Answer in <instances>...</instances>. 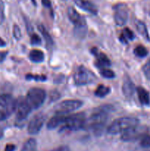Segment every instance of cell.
Segmentation results:
<instances>
[{
  "instance_id": "17",
  "label": "cell",
  "mask_w": 150,
  "mask_h": 151,
  "mask_svg": "<svg viewBox=\"0 0 150 151\" xmlns=\"http://www.w3.org/2000/svg\"><path fill=\"white\" fill-rule=\"evenodd\" d=\"M137 93H138V97L139 99L140 103L144 106H148L150 103L149 94L148 91L144 88L143 87H138L137 88Z\"/></svg>"
},
{
  "instance_id": "5",
  "label": "cell",
  "mask_w": 150,
  "mask_h": 151,
  "mask_svg": "<svg viewBox=\"0 0 150 151\" xmlns=\"http://www.w3.org/2000/svg\"><path fill=\"white\" fill-rule=\"evenodd\" d=\"M74 81L76 86H85L94 83L97 78L94 72L84 66H79L74 74Z\"/></svg>"
},
{
  "instance_id": "18",
  "label": "cell",
  "mask_w": 150,
  "mask_h": 151,
  "mask_svg": "<svg viewBox=\"0 0 150 151\" xmlns=\"http://www.w3.org/2000/svg\"><path fill=\"white\" fill-rule=\"evenodd\" d=\"M29 59L34 63H41L44 60V54L41 50H32L29 55Z\"/></svg>"
},
{
  "instance_id": "2",
  "label": "cell",
  "mask_w": 150,
  "mask_h": 151,
  "mask_svg": "<svg viewBox=\"0 0 150 151\" xmlns=\"http://www.w3.org/2000/svg\"><path fill=\"white\" fill-rule=\"evenodd\" d=\"M68 16L74 25V34L79 38L85 36L88 29L85 18L81 16L73 7L68 8Z\"/></svg>"
},
{
  "instance_id": "4",
  "label": "cell",
  "mask_w": 150,
  "mask_h": 151,
  "mask_svg": "<svg viewBox=\"0 0 150 151\" xmlns=\"http://www.w3.org/2000/svg\"><path fill=\"white\" fill-rule=\"evenodd\" d=\"M16 100L10 94L0 95V122L7 119L16 111Z\"/></svg>"
},
{
  "instance_id": "31",
  "label": "cell",
  "mask_w": 150,
  "mask_h": 151,
  "mask_svg": "<svg viewBox=\"0 0 150 151\" xmlns=\"http://www.w3.org/2000/svg\"><path fill=\"white\" fill-rule=\"evenodd\" d=\"M4 5L2 0H0V24H1L4 19Z\"/></svg>"
},
{
  "instance_id": "29",
  "label": "cell",
  "mask_w": 150,
  "mask_h": 151,
  "mask_svg": "<svg viewBox=\"0 0 150 151\" xmlns=\"http://www.w3.org/2000/svg\"><path fill=\"white\" fill-rule=\"evenodd\" d=\"M31 44L32 45H39L41 44V38L37 34L34 33L31 35Z\"/></svg>"
},
{
  "instance_id": "8",
  "label": "cell",
  "mask_w": 150,
  "mask_h": 151,
  "mask_svg": "<svg viewBox=\"0 0 150 151\" xmlns=\"http://www.w3.org/2000/svg\"><path fill=\"white\" fill-rule=\"evenodd\" d=\"M148 131V128L146 126H137L132 127L129 129L126 130L124 133H122V135L121 137L122 141L124 142H132L141 137H145Z\"/></svg>"
},
{
  "instance_id": "14",
  "label": "cell",
  "mask_w": 150,
  "mask_h": 151,
  "mask_svg": "<svg viewBox=\"0 0 150 151\" xmlns=\"http://www.w3.org/2000/svg\"><path fill=\"white\" fill-rule=\"evenodd\" d=\"M74 2L78 7L91 14L96 15L98 13V9L96 6L88 0H74Z\"/></svg>"
},
{
  "instance_id": "11",
  "label": "cell",
  "mask_w": 150,
  "mask_h": 151,
  "mask_svg": "<svg viewBox=\"0 0 150 151\" xmlns=\"http://www.w3.org/2000/svg\"><path fill=\"white\" fill-rule=\"evenodd\" d=\"M114 21L118 26H123L128 19V10L125 4L120 3L114 7Z\"/></svg>"
},
{
  "instance_id": "30",
  "label": "cell",
  "mask_w": 150,
  "mask_h": 151,
  "mask_svg": "<svg viewBox=\"0 0 150 151\" xmlns=\"http://www.w3.org/2000/svg\"><path fill=\"white\" fill-rule=\"evenodd\" d=\"M13 35L14 38L17 40H20L21 38V29L18 25H14L13 27Z\"/></svg>"
},
{
  "instance_id": "20",
  "label": "cell",
  "mask_w": 150,
  "mask_h": 151,
  "mask_svg": "<svg viewBox=\"0 0 150 151\" xmlns=\"http://www.w3.org/2000/svg\"><path fill=\"white\" fill-rule=\"evenodd\" d=\"M38 30H39L40 32L42 34L43 37H44V39H45L46 43V45L48 46V47H51V46L53 45V40L52 38H51L50 34L49 33L48 31H47L46 29V28L41 24L38 25Z\"/></svg>"
},
{
  "instance_id": "23",
  "label": "cell",
  "mask_w": 150,
  "mask_h": 151,
  "mask_svg": "<svg viewBox=\"0 0 150 151\" xmlns=\"http://www.w3.org/2000/svg\"><path fill=\"white\" fill-rule=\"evenodd\" d=\"M37 143L34 139H29L24 145L21 151H35L36 149Z\"/></svg>"
},
{
  "instance_id": "27",
  "label": "cell",
  "mask_w": 150,
  "mask_h": 151,
  "mask_svg": "<svg viewBox=\"0 0 150 151\" xmlns=\"http://www.w3.org/2000/svg\"><path fill=\"white\" fill-rule=\"evenodd\" d=\"M143 72L146 78L148 80H150V60H149L143 66Z\"/></svg>"
},
{
  "instance_id": "24",
  "label": "cell",
  "mask_w": 150,
  "mask_h": 151,
  "mask_svg": "<svg viewBox=\"0 0 150 151\" xmlns=\"http://www.w3.org/2000/svg\"><path fill=\"white\" fill-rule=\"evenodd\" d=\"M134 53L138 58H145L148 55V51L144 46L139 45L135 47L134 50Z\"/></svg>"
},
{
  "instance_id": "21",
  "label": "cell",
  "mask_w": 150,
  "mask_h": 151,
  "mask_svg": "<svg viewBox=\"0 0 150 151\" xmlns=\"http://www.w3.org/2000/svg\"><path fill=\"white\" fill-rule=\"evenodd\" d=\"M135 38L133 32L129 28H125L120 36V41L122 43H127L128 40H132Z\"/></svg>"
},
{
  "instance_id": "36",
  "label": "cell",
  "mask_w": 150,
  "mask_h": 151,
  "mask_svg": "<svg viewBox=\"0 0 150 151\" xmlns=\"http://www.w3.org/2000/svg\"><path fill=\"white\" fill-rule=\"evenodd\" d=\"M57 151H70L69 147H67V146H60V147H58V148L57 149Z\"/></svg>"
},
{
  "instance_id": "32",
  "label": "cell",
  "mask_w": 150,
  "mask_h": 151,
  "mask_svg": "<svg viewBox=\"0 0 150 151\" xmlns=\"http://www.w3.org/2000/svg\"><path fill=\"white\" fill-rule=\"evenodd\" d=\"M60 97V94L57 91H52L50 94V99L52 100H56Z\"/></svg>"
},
{
  "instance_id": "13",
  "label": "cell",
  "mask_w": 150,
  "mask_h": 151,
  "mask_svg": "<svg viewBox=\"0 0 150 151\" xmlns=\"http://www.w3.org/2000/svg\"><path fill=\"white\" fill-rule=\"evenodd\" d=\"M92 53L96 57V66L99 68H104L110 66L111 63L107 56L101 52H99L96 48H94L92 50Z\"/></svg>"
},
{
  "instance_id": "33",
  "label": "cell",
  "mask_w": 150,
  "mask_h": 151,
  "mask_svg": "<svg viewBox=\"0 0 150 151\" xmlns=\"http://www.w3.org/2000/svg\"><path fill=\"white\" fill-rule=\"evenodd\" d=\"M42 4L46 7H48V8L51 7V3L50 0H42Z\"/></svg>"
},
{
  "instance_id": "35",
  "label": "cell",
  "mask_w": 150,
  "mask_h": 151,
  "mask_svg": "<svg viewBox=\"0 0 150 151\" xmlns=\"http://www.w3.org/2000/svg\"><path fill=\"white\" fill-rule=\"evenodd\" d=\"M15 148H16V146L14 145H7L5 147V150L4 151H14Z\"/></svg>"
},
{
  "instance_id": "6",
  "label": "cell",
  "mask_w": 150,
  "mask_h": 151,
  "mask_svg": "<svg viewBox=\"0 0 150 151\" xmlns=\"http://www.w3.org/2000/svg\"><path fill=\"white\" fill-rule=\"evenodd\" d=\"M85 121V113H76L66 116L62 125L61 131H78L83 128Z\"/></svg>"
},
{
  "instance_id": "26",
  "label": "cell",
  "mask_w": 150,
  "mask_h": 151,
  "mask_svg": "<svg viewBox=\"0 0 150 151\" xmlns=\"http://www.w3.org/2000/svg\"><path fill=\"white\" fill-rule=\"evenodd\" d=\"M26 80H34L36 81H46L47 78L45 75H31V74H28L26 75Z\"/></svg>"
},
{
  "instance_id": "16",
  "label": "cell",
  "mask_w": 150,
  "mask_h": 151,
  "mask_svg": "<svg viewBox=\"0 0 150 151\" xmlns=\"http://www.w3.org/2000/svg\"><path fill=\"white\" fill-rule=\"evenodd\" d=\"M134 88L135 86H134L133 83L129 79V77H126L124 80V83L122 86V91L125 97L127 98L132 97L134 92Z\"/></svg>"
},
{
  "instance_id": "9",
  "label": "cell",
  "mask_w": 150,
  "mask_h": 151,
  "mask_svg": "<svg viewBox=\"0 0 150 151\" xmlns=\"http://www.w3.org/2000/svg\"><path fill=\"white\" fill-rule=\"evenodd\" d=\"M32 109L29 104L26 102V99L24 97H20L18 100H16V119L19 122L24 120L28 115L30 114Z\"/></svg>"
},
{
  "instance_id": "10",
  "label": "cell",
  "mask_w": 150,
  "mask_h": 151,
  "mask_svg": "<svg viewBox=\"0 0 150 151\" xmlns=\"http://www.w3.org/2000/svg\"><path fill=\"white\" fill-rule=\"evenodd\" d=\"M82 104L83 103L78 100H65L57 106V114H66L69 112L79 109V108L82 107Z\"/></svg>"
},
{
  "instance_id": "22",
  "label": "cell",
  "mask_w": 150,
  "mask_h": 151,
  "mask_svg": "<svg viewBox=\"0 0 150 151\" xmlns=\"http://www.w3.org/2000/svg\"><path fill=\"white\" fill-rule=\"evenodd\" d=\"M110 88L104 85H99L95 91V95L99 97H104L110 93Z\"/></svg>"
},
{
  "instance_id": "1",
  "label": "cell",
  "mask_w": 150,
  "mask_h": 151,
  "mask_svg": "<svg viewBox=\"0 0 150 151\" xmlns=\"http://www.w3.org/2000/svg\"><path fill=\"white\" fill-rule=\"evenodd\" d=\"M107 119V111L104 108H99L93 112L89 118L85 119L82 129L100 131L105 125Z\"/></svg>"
},
{
  "instance_id": "7",
  "label": "cell",
  "mask_w": 150,
  "mask_h": 151,
  "mask_svg": "<svg viewBox=\"0 0 150 151\" xmlns=\"http://www.w3.org/2000/svg\"><path fill=\"white\" fill-rule=\"evenodd\" d=\"M25 99L32 110L38 109L42 106L45 100L46 91L42 88H32L28 91Z\"/></svg>"
},
{
  "instance_id": "15",
  "label": "cell",
  "mask_w": 150,
  "mask_h": 151,
  "mask_svg": "<svg viewBox=\"0 0 150 151\" xmlns=\"http://www.w3.org/2000/svg\"><path fill=\"white\" fill-rule=\"evenodd\" d=\"M66 117V116L65 114H56L55 116H53L48 122V123H47V128L49 130H53L57 128V127H58L59 125H62L63 122H64Z\"/></svg>"
},
{
  "instance_id": "39",
  "label": "cell",
  "mask_w": 150,
  "mask_h": 151,
  "mask_svg": "<svg viewBox=\"0 0 150 151\" xmlns=\"http://www.w3.org/2000/svg\"><path fill=\"white\" fill-rule=\"evenodd\" d=\"M52 151H57V149H55V150H52Z\"/></svg>"
},
{
  "instance_id": "37",
  "label": "cell",
  "mask_w": 150,
  "mask_h": 151,
  "mask_svg": "<svg viewBox=\"0 0 150 151\" xmlns=\"http://www.w3.org/2000/svg\"><path fill=\"white\" fill-rule=\"evenodd\" d=\"M6 45V43L4 42V40L0 37V47H4Z\"/></svg>"
},
{
  "instance_id": "3",
  "label": "cell",
  "mask_w": 150,
  "mask_h": 151,
  "mask_svg": "<svg viewBox=\"0 0 150 151\" xmlns=\"http://www.w3.org/2000/svg\"><path fill=\"white\" fill-rule=\"evenodd\" d=\"M139 120L135 117H121L116 119L109 126L107 132L110 134L124 133L130 128L138 125Z\"/></svg>"
},
{
  "instance_id": "34",
  "label": "cell",
  "mask_w": 150,
  "mask_h": 151,
  "mask_svg": "<svg viewBox=\"0 0 150 151\" xmlns=\"http://www.w3.org/2000/svg\"><path fill=\"white\" fill-rule=\"evenodd\" d=\"M7 55V52H0V63L3 62Z\"/></svg>"
},
{
  "instance_id": "25",
  "label": "cell",
  "mask_w": 150,
  "mask_h": 151,
  "mask_svg": "<svg viewBox=\"0 0 150 151\" xmlns=\"http://www.w3.org/2000/svg\"><path fill=\"white\" fill-rule=\"evenodd\" d=\"M100 74L101 76L107 79H112L115 78V73L112 70L107 69H101L100 70Z\"/></svg>"
},
{
  "instance_id": "38",
  "label": "cell",
  "mask_w": 150,
  "mask_h": 151,
  "mask_svg": "<svg viewBox=\"0 0 150 151\" xmlns=\"http://www.w3.org/2000/svg\"><path fill=\"white\" fill-rule=\"evenodd\" d=\"M32 3H33L34 4H36V0H32Z\"/></svg>"
},
{
  "instance_id": "19",
  "label": "cell",
  "mask_w": 150,
  "mask_h": 151,
  "mask_svg": "<svg viewBox=\"0 0 150 151\" xmlns=\"http://www.w3.org/2000/svg\"><path fill=\"white\" fill-rule=\"evenodd\" d=\"M135 27H136L137 31L139 32L140 35L143 37V38H145L147 41H149V36L148 30H147L146 26L145 24L144 23L141 21H136L135 22Z\"/></svg>"
},
{
  "instance_id": "28",
  "label": "cell",
  "mask_w": 150,
  "mask_h": 151,
  "mask_svg": "<svg viewBox=\"0 0 150 151\" xmlns=\"http://www.w3.org/2000/svg\"><path fill=\"white\" fill-rule=\"evenodd\" d=\"M141 147H145V148L150 147V135L145 136L143 137L141 141Z\"/></svg>"
},
{
  "instance_id": "12",
  "label": "cell",
  "mask_w": 150,
  "mask_h": 151,
  "mask_svg": "<svg viewBox=\"0 0 150 151\" xmlns=\"http://www.w3.org/2000/svg\"><path fill=\"white\" fill-rule=\"evenodd\" d=\"M45 122V116L42 114H38L35 115L29 122L28 125V133L29 134L35 135L38 134L42 128Z\"/></svg>"
}]
</instances>
